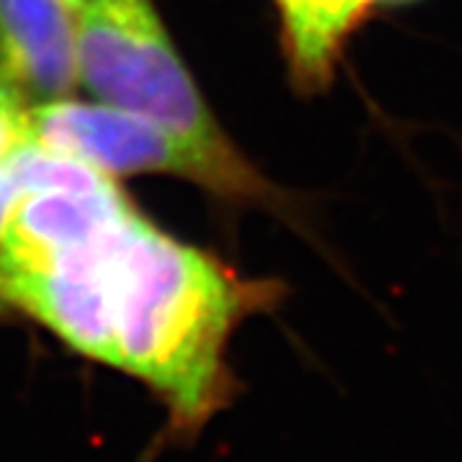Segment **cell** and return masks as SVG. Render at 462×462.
<instances>
[{
  "instance_id": "1",
  "label": "cell",
  "mask_w": 462,
  "mask_h": 462,
  "mask_svg": "<svg viewBox=\"0 0 462 462\" xmlns=\"http://www.w3.org/2000/svg\"><path fill=\"white\" fill-rule=\"evenodd\" d=\"M111 285V367L144 380L180 427H203L229 396L224 352L231 331L273 296L136 211L116 231Z\"/></svg>"
},
{
  "instance_id": "2",
  "label": "cell",
  "mask_w": 462,
  "mask_h": 462,
  "mask_svg": "<svg viewBox=\"0 0 462 462\" xmlns=\"http://www.w3.org/2000/svg\"><path fill=\"white\" fill-rule=\"evenodd\" d=\"M75 42L78 80L100 103L211 152H239L206 108L149 0H85L75 11Z\"/></svg>"
},
{
  "instance_id": "3",
  "label": "cell",
  "mask_w": 462,
  "mask_h": 462,
  "mask_svg": "<svg viewBox=\"0 0 462 462\" xmlns=\"http://www.w3.org/2000/svg\"><path fill=\"white\" fill-rule=\"evenodd\" d=\"M26 136L75 157L98 172L114 175H175L199 182L224 199L270 200L275 188L239 152H211L144 116L106 103L60 98L26 108Z\"/></svg>"
},
{
  "instance_id": "4",
  "label": "cell",
  "mask_w": 462,
  "mask_h": 462,
  "mask_svg": "<svg viewBox=\"0 0 462 462\" xmlns=\"http://www.w3.org/2000/svg\"><path fill=\"white\" fill-rule=\"evenodd\" d=\"M0 80L26 106L67 98L78 83V42L62 0H0Z\"/></svg>"
},
{
  "instance_id": "5",
  "label": "cell",
  "mask_w": 462,
  "mask_h": 462,
  "mask_svg": "<svg viewBox=\"0 0 462 462\" xmlns=\"http://www.w3.org/2000/svg\"><path fill=\"white\" fill-rule=\"evenodd\" d=\"M282 44L303 88H321L331 78L346 36L360 26L375 0H275Z\"/></svg>"
},
{
  "instance_id": "6",
  "label": "cell",
  "mask_w": 462,
  "mask_h": 462,
  "mask_svg": "<svg viewBox=\"0 0 462 462\" xmlns=\"http://www.w3.org/2000/svg\"><path fill=\"white\" fill-rule=\"evenodd\" d=\"M26 108L16 90L0 80V165L26 136Z\"/></svg>"
},
{
  "instance_id": "7",
  "label": "cell",
  "mask_w": 462,
  "mask_h": 462,
  "mask_svg": "<svg viewBox=\"0 0 462 462\" xmlns=\"http://www.w3.org/2000/svg\"><path fill=\"white\" fill-rule=\"evenodd\" d=\"M62 3H65L67 8H69V11H72V14H75V11H78V8H80V5H83L85 0H62Z\"/></svg>"
}]
</instances>
